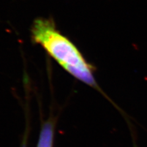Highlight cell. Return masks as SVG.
<instances>
[{
  "mask_svg": "<svg viewBox=\"0 0 147 147\" xmlns=\"http://www.w3.org/2000/svg\"><path fill=\"white\" fill-rule=\"evenodd\" d=\"M31 34L34 42L42 46L68 73L102 92L94 77L93 66L76 45L57 30L53 21L41 18L35 20Z\"/></svg>",
  "mask_w": 147,
  "mask_h": 147,
  "instance_id": "1",
  "label": "cell"
},
{
  "mask_svg": "<svg viewBox=\"0 0 147 147\" xmlns=\"http://www.w3.org/2000/svg\"><path fill=\"white\" fill-rule=\"evenodd\" d=\"M54 138L53 123L48 121L41 129L37 147H53Z\"/></svg>",
  "mask_w": 147,
  "mask_h": 147,
  "instance_id": "2",
  "label": "cell"
},
{
  "mask_svg": "<svg viewBox=\"0 0 147 147\" xmlns=\"http://www.w3.org/2000/svg\"><path fill=\"white\" fill-rule=\"evenodd\" d=\"M23 147H26V146H25V145H24V146H23Z\"/></svg>",
  "mask_w": 147,
  "mask_h": 147,
  "instance_id": "3",
  "label": "cell"
}]
</instances>
